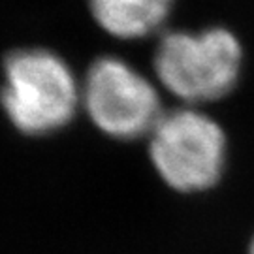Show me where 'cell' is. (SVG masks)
<instances>
[{
    "mask_svg": "<svg viewBox=\"0 0 254 254\" xmlns=\"http://www.w3.org/2000/svg\"><path fill=\"white\" fill-rule=\"evenodd\" d=\"M92 19L109 36L137 42L160 36L175 9V0H89Z\"/></svg>",
    "mask_w": 254,
    "mask_h": 254,
    "instance_id": "5b68a950",
    "label": "cell"
},
{
    "mask_svg": "<svg viewBox=\"0 0 254 254\" xmlns=\"http://www.w3.org/2000/svg\"><path fill=\"white\" fill-rule=\"evenodd\" d=\"M147 151L158 179L185 196L213 190L228 168L226 130L201 108L164 111L147 136Z\"/></svg>",
    "mask_w": 254,
    "mask_h": 254,
    "instance_id": "7a4b0ae2",
    "label": "cell"
},
{
    "mask_svg": "<svg viewBox=\"0 0 254 254\" xmlns=\"http://www.w3.org/2000/svg\"><path fill=\"white\" fill-rule=\"evenodd\" d=\"M81 106L102 134L121 141L147 137L166 111L156 81L115 55L100 57L89 66Z\"/></svg>",
    "mask_w": 254,
    "mask_h": 254,
    "instance_id": "277c9868",
    "label": "cell"
},
{
    "mask_svg": "<svg viewBox=\"0 0 254 254\" xmlns=\"http://www.w3.org/2000/svg\"><path fill=\"white\" fill-rule=\"evenodd\" d=\"M0 104L21 134L47 136L77 113L81 87L57 53L42 47L17 49L4 61Z\"/></svg>",
    "mask_w": 254,
    "mask_h": 254,
    "instance_id": "3957f363",
    "label": "cell"
},
{
    "mask_svg": "<svg viewBox=\"0 0 254 254\" xmlns=\"http://www.w3.org/2000/svg\"><path fill=\"white\" fill-rule=\"evenodd\" d=\"M249 254H254V236L251 237V243H249Z\"/></svg>",
    "mask_w": 254,
    "mask_h": 254,
    "instance_id": "8992f818",
    "label": "cell"
},
{
    "mask_svg": "<svg viewBox=\"0 0 254 254\" xmlns=\"http://www.w3.org/2000/svg\"><path fill=\"white\" fill-rule=\"evenodd\" d=\"M153 79L179 106L201 108L228 98L237 89L245 49L222 25L168 28L153 51Z\"/></svg>",
    "mask_w": 254,
    "mask_h": 254,
    "instance_id": "6da1fadb",
    "label": "cell"
}]
</instances>
